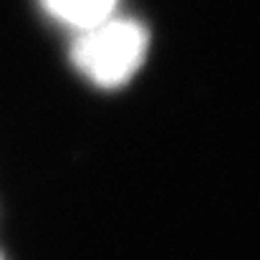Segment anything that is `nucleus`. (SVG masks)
<instances>
[{
    "mask_svg": "<svg viewBox=\"0 0 260 260\" xmlns=\"http://www.w3.org/2000/svg\"><path fill=\"white\" fill-rule=\"evenodd\" d=\"M43 3L51 10V15L79 30H86L111 18V10L116 5V0H43Z\"/></svg>",
    "mask_w": 260,
    "mask_h": 260,
    "instance_id": "nucleus-2",
    "label": "nucleus"
},
{
    "mask_svg": "<svg viewBox=\"0 0 260 260\" xmlns=\"http://www.w3.org/2000/svg\"><path fill=\"white\" fill-rule=\"evenodd\" d=\"M0 260H5V258H3V255H0Z\"/></svg>",
    "mask_w": 260,
    "mask_h": 260,
    "instance_id": "nucleus-3",
    "label": "nucleus"
},
{
    "mask_svg": "<svg viewBox=\"0 0 260 260\" xmlns=\"http://www.w3.org/2000/svg\"><path fill=\"white\" fill-rule=\"evenodd\" d=\"M147 53V30L134 20L106 18L81 30L74 43V63L99 86H119L134 76Z\"/></svg>",
    "mask_w": 260,
    "mask_h": 260,
    "instance_id": "nucleus-1",
    "label": "nucleus"
}]
</instances>
